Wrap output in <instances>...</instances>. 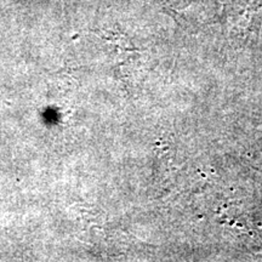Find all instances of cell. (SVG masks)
<instances>
[{"mask_svg": "<svg viewBox=\"0 0 262 262\" xmlns=\"http://www.w3.org/2000/svg\"><path fill=\"white\" fill-rule=\"evenodd\" d=\"M227 14L232 27L242 34L255 33L262 19V0H229Z\"/></svg>", "mask_w": 262, "mask_h": 262, "instance_id": "1", "label": "cell"}, {"mask_svg": "<svg viewBox=\"0 0 262 262\" xmlns=\"http://www.w3.org/2000/svg\"><path fill=\"white\" fill-rule=\"evenodd\" d=\"M165 2V4L169 6V8L171 9H181V8H185L186 5L188 4L189 0H164Z\"/></svg>", "mask_w": 262, "mask_h": 262, "instance_id": "2", "label": "cell"}]
</instances>
